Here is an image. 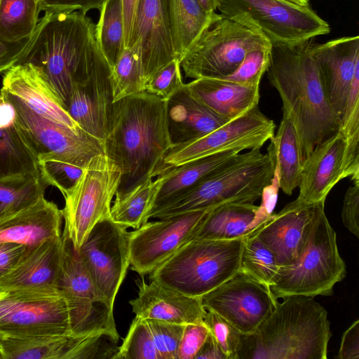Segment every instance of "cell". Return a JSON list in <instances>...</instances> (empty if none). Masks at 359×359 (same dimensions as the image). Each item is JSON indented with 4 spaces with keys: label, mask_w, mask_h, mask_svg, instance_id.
<instances>
[{
    "label": "cell",
    "mask_w": 359,
    "mask_h": 359,
    "mask_svg": "<svg viewBox=\"0 0 359 359\" xmlns=\"http://www.w3.org/2000/svg\"><path fill=\"white\" fill-rule=\"evenodd\" d=\"M314 39L271 43L266 72L296 130L302 162L339 127L311 53Z\"/></svg>",
    "instance_id": "1"
},
{
    "label": "cell",
    "mask_w": 359,
    "mask_h": 359,
    "mask_svg": "<svg viewBox=\"0 0 359 359\" xmlns=\"http://www.w3.org/2000/svg\"><path fill=\"white\" fill-rule=\"evenodd\" d=\"M104 154L118 167V192L154 177L173 147L168 133L166 100L147 91L113 103Z\"/></svg>",
    "instance_id": "2"
},
{
    "label": "cell",
    "mask_w": 359,
    "mask_h": 359,
    "mask_svg": "<svg viewBox=\"0 0 359 359\" xmlns=\"http://www.w3.org/2000/svg\"><path fill=\"white\" fill-rule=\"evenodd\" d=\"M108 62L96 36V25L81 11H45L18 64L40 67L67 108L75 84Z\"/></svg>",
    "instance_id": "3"
},
{
    "label": "cell",
    "mask_w": 359,
    "mask_h": 359,
    "mask_svg": "<svg viewBox=\"0 0 359 359\" xmlns=\"http://www.w3.org/2000/svg\"><path fill=\"white\" fill-rule=\"evenodd\" d=\"M278 302L252 334H243L238 359H326L331 337L326 309L313 297Z\"/></svg>",
    "instance_id": "4"
},
{
    "label": "cell",
    "mask_w": 359,
    "mask_h": 359,
    "mask_svg": "<svg viewBox=\"0 0 359 359\" xmlns=\"http://www.w3.org/2000/svg\"><path fill=\"white\" fill-rule=\"evenodd\" d=\"M274 166L268 153L260 149L237 154L223 167L151 210L150 218H164L187 212L215 208L231 203H254L269 185Z\"/></svg>",
    "instance_id": "5"
},
{
    "label": "cell",
    "mask_w": 359,
    "mask_h": 359,
    "mask_svg": "<svg viewBox=\"0 0 359 359\" xmlns=\"http://www.w3.org/2000/svg\"><path fill=\"white\" fill-rule=\"evenodd\" d=\"M245 238L191 240L149 273V278L186 295L202 297L239 271Z\"/></svg>",
    "instance_id": "6"
},
{
    "label": "cell",
    "mask_w": 359,
    "mask_h": 359,
    "mask_svg": "<svg viewBox=\"0 0 359 359\" xmlns=\"http://www.w3.org/2000/svg\"><path fill=\"white\" fill-rule=\"evenodd\" d=\"M346 273L336 233L324 208L311 223L297 259L291 264L279 266L270 290L276 299L292 295L330 296Z\"/></svg>",
    "instance_id": "7"
},
{
    "label": "cell",
    "mask_w": 359,
    "mask_h": 359,
    "mask_svg": "<svg viewBox=\"0 0 359 359\" xmlns=\"http://www.w3.org/2000/svg\"><path fill=\"white\" fill-rule=\"evenodd\" d=\"M220 14L255 30L271 43H294L330 33L310 6L284 0H217Z\"/></svg>",
    "instance_id": "8"
},
{
    "label": "cell",
    "mask_w": 359,
    "mask_h": 359,
    "mask_svg": "<svg viewBox=\"0 0 359 359\" xmlns=\"http://www.w3.org/2000/svg\"><path fill=\"white\" fill-rule=\"evenodd\" d=\"M121 179L118 167L104 154H99L90 160L76 184L63 195L62 233L76 250L97 222L110 218L112 199Z\"/></svg>",
    "instance_id": "9"
},
{
    "label": "cell",
    "mask_w": 359,
    "mask_h": 359,
    "mask_svg": "<svg viewBox=\"0 0 359 359\" xmlns=\"http://www.w3.org/2000/svg\"><path fill=\"white\" fill-rule=\"evenodd\" d=\"M271 44L259 32L220 14L186 53L180 66L189 78L224 79L250 50Z\"/></svg>",
    "instance_id": "10"
},
{
    "label": "cell",
    "mask_w": 359,
    "mask_h": 359,
    "mask_svg": "<svg viewBox=\"0 0 359 359\" xmlns=\"http://www.w3.org/2000/svg\"><path fill=\"white\" fill-rule=\"evenodd\" d=\"M62 259L57 290L65 298L75 335L107 334L118 341L113 309L98 294L71 240L62 233Z\"/></svg>",
    "instance_id": "11"
},
{
    "label": "cell",
    "mask_w": 359,
    "mask_h": 359,
    "mask_svg": "<svg viewBox=\"0 0 359 359\" xmlns=\"http://www.w3.org/2000/svg\"><path fill=\"white\" fill-rule=\"evenodd\" d=\"M72 334L69 309L59 291L0 290V335Z\"/></svg>",
    "instance_id": "12"
},
{
    "label": "cell",
    "mask_w": 359,
    "mask_h": 359,
    "mask_svg": "<svg viewBox=\"0 0 359 359\" xmlns=\"http://www.w3.org/2000/svg\"><path fill=\"white\" fill-rule=\"evenodd\" d=\"M275 128L273 121L264 115L258 105L255 106L210 133L171 148L156 176L171 168L212 154L261 149L274 135Z\"/></svg>",
    "instance_id": "13"
},
{
    "label": "cell",
    "mask_w": 359,
    "mask_h": 359,
    "mask_svg": "<svg viewBox=\"0 0 359 359\" xmlns=\"http://www.w3.org/2000/svg\"><path fill=\"white\" fill-rule=\"evenodd\" d=\"M212 208L171 215L147 222L129 231L130 269L141 277L151 273L192 240Z\"/></svg>",
    "instance_id": "14"
},
{
    "label": "cell",
    "mask_w": 359,
    "mask_h": 359,
    "mask_svg": "<svg viewBox=\"0 0 359 359\" xmlns=\"http://www.w3.org/2000/svg\"><path fill=\"white\" fill-rule=\"evenodd\" d=\"M110 218L97 222L79 252L100 296L114 307L130 266L129 231Z\"/></svg>",
    "instance_id": "15"
},
{
    "label": "cell",
    "mask_w": 359,
    "mask_h": 359,
    "mask_svg": "<svg viewBox=\"0 0 359 359\" xmlns=\"http://www.w3.org/2000/svg\"><path fill=\"white\" fill-rule=\"evenodd\" d=\"M278 302L269 287L240 271L202 297L206 310L217 313L243 334L253 333Z\"/></svg>",
    "instance_id": "16"
},
{
    "label": "cell",
    "mask_w": 359,
    "mask_h": 359,
    "mask_svg": "<svg viewBox=\"0 0 359 359\" xmlns=\"http://www.w3.org/2000/svg\"><path fill=\"white\" fill-rule=\"evenodd\" d=\"M4 95L14 105L17 122L38 158L53 156L85 168L93 157L104 154L103 143L85 131L77 133L53 123L17 99Z\"/></svg>",
    "instance_id": "17"
},
{
    "label": "cell",
    "mask_w": 359,
    "mask_h": 359,
    "mask_svg": "<svg viewBox=\"0 0 359 359\" xmlns=\"http://www.w3.org/2000/svg\"><path fill=\"white\" fill-rule=\"evenodd\" d=\"M118 341L107 334L0 335V359H113Z\"/></svg>",
    "instance_id": "18"
},
{
    "label": "cell",
    "mask_w": 359,
    "mask_h": 359,
    "mask_svg": "<svg viewBox=\"0 0 359 359\" xmlns=\"http://www.w3.org/2000/svg\"><path fill=\"white\" fill-rule=\"evenodd\" d=\"M0 92L53 123L77 133L83 131L70 116L42 69L32 63L17 64L4 72Z\"/></svg>",
    "instance_id": "19"
},
{
    "label": "cell",
    "mask_w": 359,
    "mask_h": 359,
    "mask_svg": "<svg viewBox=\"0 0 359 359\" xmlns=\"http://www.w3.org/2000/svg\"><path fill=\"white\" fill-rule=\"evenodd\" d=\"M311 53L340 126L348 90L359 68V37L344 36L324 43H315Z\"/></svg>",
    "instance_id": "20"
},
{
    "label": "cell",
    "mask_w": 359,
    "mask_h": 359,
    "mask_svg": "<svg viewBox=\"0 0 359 359\" xmlns=\"http://www.w3.org/2000/svg\"><path fill=\"white\" fill-rule=\"evenodd\" d=\"M325 203L302 204L296 200L286 204L256 231V236L273 252L280 266L297 259L309 229Z\"/></svg>",
    "instance_id": "21"
},
{
    "label": "cell",
    "mask_w": 359,
    "mask_h": 359,
    "mask_svg": "<svg viewBox=\"0 0 359 359\" xmlns=\"http://www.w3.org/2000/svg\"><path fill=\"white\" fill-rule=\"evenodd\" d=\"M111 67L108 62L73 86L67 111L86 133L102 143L107 133L113 107Z\"/></svg>",
    "instance_id": "22"
},
{
    "label": "cell",
    "mask_w": 359,
    "mask_h": 359,
    "mask_svg": "<svg viewBox=\"0 0 359 359\" xmlns=\"http://www.w3.org/2000/svg\"><path fill=\"white\" fill-rule=\"evenodd\" d=\"M346 139L338 130L317 144L303 162L299 192L295 199L302 204L325 203L332 188L346 178L344 155Z\"/></svg>",
    "instance_id": "23"
},
{
    "label": "cell",
    "mask_w": 359,
    "mask_h": 359,
    "mask_svg": "<svg viewBox=\"0 0 359 359\" xmlns=\"http://www.w3.org/2000/svg\"><path fill=\"white\" fill-rule=\"evenodd\" d=\"M137 39L141 41L142 60L147 82L157 70L177 58L164 0H139L130 46Z\"/></svg>",
    "instance_id": "24"
},
{
    "label": "cell",
    "mask_w": 359,
    "mask_h": 359,
    "mask_svg": "<svg viewBox=\"0 0 359 359\" xmlns=\"http://www.w3.org/2000/svg\"><path fill=\"white\" fill-rule=\"evenodd\" d=\"M62 237L29 247L20 261L0 280V290L58 291Z\"/></svg>",
    "instance_id": "25"
},
{
    "label": "cell",
    "mask_w": 359,
    "mask_h": 359,
    "mask_svg": "<svg viewBox=\"0 0 359 359\" xmlns=\"http://www.w3.org/2000/svg\"><path fill=\"white\" fill-rule=\"evenodd\" d=\"M142 278L137 297L129 302L135 317L181 325L204 323L206 309L202 297L186 295L154 281L147 283Z\"/></svg>",
    "instance_id": "26"
},
{
    "label": "cell",
    "mask_w": 359,
    "mask_h": 359,
    "mask_svg": "<svg viewBox=\"0 0 359 359\" xmlns=\"http://www.w3.org/2000/svg\"><path fill=\"white\" fill-rule=\"evenodd\" d=\"M62 210L45 197L18 212L0 217V243L27 247L62 236Z\"/></svg>",
    "instance_id": "27"
},
{
    "label": "cell",
    "mask_w": 359,
    "mask_h": 359,
    "mask_svg": "<svg viewBox=\"0 0 359 359\" xmlns=\"http://www.w3.org/2000/svg\"><path fill=\"white\" fill-rule=\"evenodd\" d=\"M166 116L173 147L198 139L229 121L196 100L185 83L166 100Z\"/></svg>",
    "instance_id": "28"
},
{
    "label": "cell",
    "mask_w": 359,
    "mask_h": 359,
    "mask_svg": "<svg viewBox=\"0 0 359 359\" xmlns=\"http://www.w3.org/2000/svg\"><path fill=\"white\" fill-rule=\"evenodd\" d=\"M185 86L196 100L229 121L257 106L260 97L259 84H244L225 79L199 78Z\"/></svg>",
    "instance_id": "29"
},
{
    "label": "cell",
    "mask_w": 359,
    "mask_h": 359,
    "mask_svg": "<svg viewBox=\"0 0 359 359\" xmlns=\"http://www.w3.org/2000/svg\"><path fill=\"white\" fill-rule=\"evenodd\" d=\"M254 203H231L214 208L192 240H234L255 232L269 218Z\"/></svg>",
    "instance_id": "30"
},
{
    "label": "cell",
    "mask_w": 359,
    "mask_h": 359,
    "mask_svg": "<svg viewBox=\"0 0 359 359\" xmlns=\"http://www.w3.org/2000/svg\"><path fill=\"white\" fill-rule=\"evenodd\" d=\"M176 57L180 62L203 32L219 17L198 0H164Z\"/></svg>",
    "instance_id": "31"
},
{
    "label": "cell",
    "mask_w": 359,
    "mask_h": 359,
    "mask_svg": "<svg viewBox=\"0 0 359 359\" xmlns=\"http://www.w3.org/2000/svg\"><path fill=\"white\" fill-rule=\"evenodd\" d=\"M240 153L236 150H231L212 154L171 168L159 174L156 177L160 178L161 184L149 212L165 204L208 175L223 167Z\"/></svg>",
    "instance_id": "32"
},
{
    "label": "cell",
    "mask_w": 359,
    "mask_h": 359,
    "mask_svg": "<svg viewBox=\"0 0 359 359\" xmlns=\"http://www.w3.org/2000/svg\"><path fill=\"white\" fill-rule=\"evenodd\" d=\"M269 141L267 153L272 159L279 188L290 196L299 186L303 162L296 130L286 114L283 113L278 130Z\"/></svg>",
    "instance_id": "33"
},
{
    "label": "cell",
    "mask_w": 359,
    "mask_h": 359,
    "mask_svg": "<svg viewBox=\"0 0 359 359\" xmlns=\"http://www.w3.org/2000/svg\"><path fill=\"white\" fill-rule=\"evenodd\" d=\"M148 177L130 189L118 192L110 210V219L126 228L138 229L147 222V214L152 207L160 187L159 177Z\"/></svg>",
    "instance_id": "34"
},
{
    "label": "cell",
    "mask_w": 359,
    "mask_h": 359,
    "mask_svg": "<svg viewBox=\"0 0 359 359\" xmlns=\"http://www.w3.org/2000/svg\"><path fill=\"white\" fill-rule=\"evenodd\" d=\"M38 170V156L17 120L0 126V179Z\"/></svg>",
    "instance_id": "35"
},
{
    "label": "cell",
    "mask_w": 359,
    "mask_h": 359,
    "mask_svg": "<svg viewBox=\"0 0 359 359\" xmlns=\"http://www.w3.org/2000/svg\"><path fill=\"white\" fill-rule=\"evenodd\" d=\"M42 0H0V40L16 42L33 34Z\"/></svg>",
    "instance_id": "36"
},
{
    "label": "cell",
    "mask_w": 359,
    "mask_h": 359,
    "mask_svg": "<svg viewBox=\"0 0 359 359\" xmlns=\"http://www.w3.org/2000/svg\"><path fill=\"white\" fill-rule=\"evenodd\" d=\"M47 183L36 172L0 179V217L27 208L44 196Z\"/></svg>",
    "instance_id": "37"
},
{
    "label": "cell",
    "mask_w": 359,
    "mask_h": 359,
    "mask_svg": "<svg viewBox=\"0 0 359 359\" xmlns=\"http://www.w3.org/2000/svg\"><path fill=\"white\" fill-rule=\"evenodd\" d=\"M113 103L125 97L145 91V76L140 39L125 48L111 67Z\"/></svg>",
    "instance_id": "38"
},
{
    "label": "cell",
    "mask_w": 359,
    "mask_h": 359,
    "mask_svg": "<svg viewBox=\"0 0 359 359\" xmlns=\"http://www.w3.org/2000/svg\"><path fill=\"white\" fill-rule=\"evenodd\" d=\"M96 25V36L100 49L111 67L123 53L124 23L123 0H106Z\"/></svg>",
    "instance_id": "39"
},
{
    "label": "cell",
    "mask_w": 359,
    "mask_h": 359,
    "mask_svg": "<svg viewBox=\"0 0 359 359\" xmlns=\"http://www.w3.org/2000/svg\"><path fill=\"white\" fill-rule=\"evenodd\" d=\"M279 266L273 252L256 236L255 231L244 238L240 271L270 288Z\"/></svg>",
    "instance_id": "40"
},
{
    "label": "cell",
    "mask_w": 359,
    "mask_h": 359,
    "mask_svg": "<svg viewBox=\"0 0 359 359\" xmlns=\"http://www.w3.org/2000/svg\"><path fill=\"white\" fill-rule=\"evenodd\" d=\"M113 359H158L146 320L135 317Z\"/></svg>",
    "instance_id": "41"
},
{
    "label": "cell",
    "mask_w": 359,
    "mask_h": 359,
    "mask_svg": "<svg viewBox=\"0 0 359 359\" xmlns=\"http://www.w3.org/2000/svg\"><path fill=\"white\" fill-rule=\"evenodd\" d=\"M84 168L53 156L39 158V170L48 186L57 188L62 195L77 182Z\"/></svg>",
    "instance_id": "42"
},
{
    "label": "cell",
    "mask_w": 359,
    "mask_h": 359,
    "mask_svg": "<svg viewBox=\"0 0 359 359\" xmlns=\"http://www.w3.org/2000/svg\"><path fill=\"white\" fill-rule=\"evenodd\" d=\"M227 359H238L243 334L217 313L206 310L203 319Z\"/></svg>",
    "instance_id": "43"
},
{
    "label": "cell",
    "mask_w": 359,
    "mask_h": 359,
    "mask_svg": "<svg viewBox=\"0 0 359 359\" xmlns=\"http://www.w3.org/2000/svg\"><path fill=\"white\" fill-rule=\"evenodd\" d=\"M271 45L250 50L238 67L225 79L244 84H259L270 61Z\"/></svg>",
    "instance_id": "44"
},
{
    "label": "cell",
    "mask_w": 359,
    "mask_h": 359,
    "mask_svg": "<svg viewBox=\"0 0 359 359\" xmlns=\"http://www.w3.org/2000/svg\"><path fill=\"white\" fill-rule=\"evenodd\" d=\"M153 337L158 359H177V349L185 325L146 320Z\"/></svg>",
    "instance_id": "45"
},
{
    "label": "cell",
    "mask_w": 359,
    "mask_h": 359,
    "mask_svg": "<svg viewBox=\"0 0 359 359\" xmlns=\"http://www.w3.org/2000/svg\"><path fill=\"white\" fill-rule=\"evenodd\" d=\"M184 84L180 62L177 58H174L147 80L145 91L167 100Z\"/></svg>",
    "instance_id": "46"
},
{
    "label": "cell",
    "mask_w": 359,
    "mask_h": 359,
    "mask_svg": "<svg viewBox=\"0 0 359 359\" xmlns=\"http://www.w3.org/2000/svg\"><path fill=\"white\" fill-rule=\"evenodd\" d=\"M339 130L346 138L359 134V68L355 70L348 90Z\"/></svg>",
    "instance_id": "47"
},
{
    "label": "cell",
    "mask_w": 359,
    "mask_h": 359,
    "mask_svg": "<svg viewBox=\"0 0 359 359\" xmlns=\"http://www.w3.org/2000/svg\"><path fill=\"white\" fill-rule=\"evenodd\" d=\"M208 334L205 323L185 325L177 349V359H195Z\"/></svg>",
    "instance_id": "48"
},
{
    "label": "cell",
    "mask_w": 359,
    "mask_h": 359,
    "mask_svg": "<svg viewBox=\"0 0 359 359\" xmlns=\"http://www.w3.org/2000/svg\"><path fill=\"white\" fill-rule=\"evenodd\" d=\"M359 183L350 186L346 191L341 211L345 227L357 238L359 237Z\"/></svg>",
    "instance_id": "49"
},
{
    "label": "cell",
    "mask_w": 359,
    "mask_h": 359,
    "mask_svg": "<svg viewBox=\"0 0 359 359\" xmlns=\"http://www.w3.org/2000/svg\"><path fill=\"white\" fill-rule=\"evenodd\" d=\"M106 0H42V11H74L86 14L91 9L100 10Z\"/></svg>",
    "instance_id": "50"
},
{
    "label": "cell",
    "mask_w": 359,
    "mask_h": 359,
    "mask_svg": "<svg viewBox=\"0 0 359 359\" xmlns=\"http://www.w3.org/2000/svg\"><path fill=\"white\" fill-rule=\"evenodd\" d=\"M29 40L30 37L16 42L4 41L0 44V74L18 63Z\"/></svg>",
    "instance_id": "51"
},
{
    "label": "cell",
    "mask_w": 359,
    "mask_h": 359,
    "mask_svg": "<svg viewBox=\"0 0 359 359\" xmlns=\"http://www.w3.org/2000/svg\"><path fill=\"white\" fill-rule=\"evenodd\" d=\"M28 248L14 243H0V280L20 261Z\"/></svg>",
    "instance_id": "52"
},
{
    "label": "cell",
    "mask_w": 359,
    "mask_h": 359,
    "mask_svg": "<svg viewBox=\"0 0 359 359\" xmlns=\"http://www.w3.org/2000/svg\"><path fill=\"white\" fill-rule=\"evenodd\" d=\"M338 359H359V320H356L343 333Z\"/></svg>",
    "instance_id": "53"
},
{
    "label": "cell",
    "mask_w": 359,
    "mask_h": 359,
    "mask_svg": "<svg viewBox=\"0 0 359 359\" xmlns=\"http://www.w3.org/2000/svg\"><path fill=\"white\" fill-rule=\"evenodd\" d=\"M278 189V179L274 175L271 184L265 187L261 196L262 203L259 209L262 213L266 217L273 214L276 203Z\"/></svg>",
    "instance_id": "54"
},
{
    "label": "cell",
    "mask_w": 359,
    "mask_h": 359,
    "mask_svg": "<svg viewBox=\"0 0 359 359\" xmlns=\"http://www.w3.org/2000/svg\"><path fill=\"white\" fill-rule=\"evenodd\" d=\"M139 0H123V13L124 23V46H130L133 27Z\"/></svg>",
    "instance_id": "55"
},
{
    "label": "cell",
    "mask_w": 359,
    "mask_h": 359,
    "mask_svg": "<svg viewBox=\"0 0 359 359\" xmlns=\"http://www.w3.org/2000/svg\"><path fill=\"white\" fill-rule=\"evenodd\" d=\"M195 359H227L225 354L210 333L197 353Z\"/></svg>",
    "instance_id": "56"
},
{
    "label": "cell",
    "mask_w": 359,
    "mask_h": 359,
    "mask_svg": "<svg viewBox=\"0 0 359 359\" xmlns=\"http://www.w3.org/2000/svg\"><path fill=\"white\" fill-rule=\"evenodd\" d=\"M16 121V110L13 103L0 92V126H8Z\"/></svg>",
    "instance_id": "57"
},
{
    "label": "cell",
    "mask_w": 359,
    "mask_h": 359,
    "mask_svg": "<svg viewBox=\"0 0 359 359\" xmlns=\"http://www.w3.org/2000/svg\"><path fill=\"white\" fill-rule=\"evenodd\" d=\"M204 9L208 12L215 11L217 9V0H198Z\"/></svg>",
    "instance_id": "58"
},
{
    "label": "cell",
    "mask_w": 359,
    "mask_h": 359,
    "mask_svg": "<svg viewBox=\"0 0 359 359\" xmlns=\"http://www.w3.org/2000/svg\"><path fill=\"white\" fill-rule=\"evenodd\" d=\"M299 6H308L309 0H284Z\"/></svg>",
    "instance_id": "59"
},
{
    "label": "cell",
    "mask_w": 359,
    "mask_h": 359,
    "mask_svg": "<svg viewBox=\"0 0 359 359\" xmlns=\"http://www.w3.org/2000/svg\"><path fill=\"white\" fill-rule=\"evenodd\" d=\"M3 42H4V41H1V40H0V44H1V43H2Z\"/></svg>",
    "instance_id": "60"
}]
</instances>
